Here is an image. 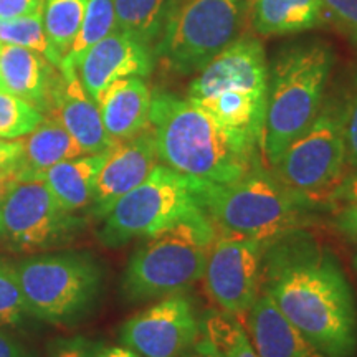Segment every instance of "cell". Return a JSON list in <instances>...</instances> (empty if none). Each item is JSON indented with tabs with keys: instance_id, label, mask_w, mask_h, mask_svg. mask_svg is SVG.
<instances>
[{
	"instance_id": "cell-1",
	"label": "cell",
	"mask_w": 357,
	"mask_h": 357,
	"mask_svg": "<svg viewBox=\"0 0 357 357\" xmlns=\"http://www.w3.org/2000/svg\"><path fill=\"white\" fill-rule=\"evenodd\" d=\"M323 357H354L357 306L337 257L306 230L268 243L261 287Z\"/></svg>"
},
{
	"instance_id": "cell-2",
	"label": "cell",
	"mask_w": 357,
	"mask_h": 357,
	"mask_svg": "<svg viewBox=\"0 0 357 357\" xmlns=\"http://www.w3.org/2000/svg\"><path fill=\"white\" fill-rule=\"evenodd\" d=\"M149 128L160 162L184 176L230 184L263 167L257 146L223 128L189 98L154 93Z\"/></svg>"
},
{
	"instance_id": "cell-3",
	"label": "cell",
	"mask_w": 357,
	"mask_h": 357,
	"mask_svg": "<svg viewBox=\"0 0 357 357\" xmlns=\"http://www.w3.org/2000/svg\"><path fill=\"white\" fill-rule=\"evenodd\" d=\"M334 66V50L321 40L289 45L268 68L261 155L273 167L319 114Z\"/></svg>"
},
{
	"instance_id": "cell-4",
	"label": "cell",
	"mask_w": 357,
	"mask_h": 357,
	"mask_svg": "<svg viewBox=\"0 0 357 357\" xmlns=\"http://www.w3.org/2000/svg\"><path fill=\"white\" fill-rule=\"evenodd\" d=\"M199 205L217 229L236 231L263 245L311 225V205L265 169L230 184L194 178Z\"/></svg>"
},
{
	"instance_id": "cell-5",
	"label": "cell",
	"mask_w": 357,
	"mask_h": 357,
	"mask_svg": "<svg viewBox=\"0 0 357 357\" xmlns=\"http://www.w3.org/2000/svg\"><path fill=\"white\" fill-rule=\"evenodd\" d=\"M215 235L217 227L199 208L142 238L124 271V296L129 301H149L185 293L204 278Z\"/></svg>"
},
{
	"instance_id": "cell-6",
	"label": "cell",
	"mask_w": 357,
	"mask_h": 357,
	"mask_svg": "<svg viewBox=\"0 0 357 357\" xmlns=\"http://www.w3.org/2000/svg\"><path fill=\"white\" fill-rule=\"evenodd\" d=\"M30 316L53 324L82 319L95 305L102 270L88 252L40 253L15 263Z\"/></svg>"
},
{
	"instance_id": "cell-7",
	"label": "cell",
	"mask_w": 357,
	"mask_h": 357,
	"mask_svg": "<svg viewBox=\"0 0 357 357\" xmlns=\"http://www.w3.org/2000/svg\"><path fill=\"white\" fill-rule=\"evenodd\" d=\"M271 172L311 207L326 205L347 172L346 100L324 98L314 121L287 147Z\"/></svg>"
},
{
	"instance_id": "cell-8",
	"label": "cell",
	"mask_w": 357,
	"mask_h": 357,
	"mask_svg": "<svg viewBox=\"0 0 357 357\" xmlns=\"http://www.w3.org/2000/svg\"><path fill=\"white\" fill-rule=\"evenodd\" d=\"M245 0H171L155 53L178 75H194L240 38Z\"/></svg>"
},
{
	"instance_id": "cell-9",
	"label": "cell",
	"mask_w": 357,
	"mask_h": 357,
	"mask_svg": "<svg viewBox=\"0 0 357 357\" xmlns=\"http://www.w3.org/2000/svg\"><path fill=\"white\" fill-rule=\"evenodd\" d=\"M199 208L194 177L158 164L106 213L98 236L106 247H121L134 238L159 234Z\"/></svg>"
},
{
	"instance_id": "cell-10",
	"label": "cell",
	"mask_w": 357,
	"mask_h": 357,
	"mask_svg": "<svg viewBox=\"0 0 357 357\" xmlns=\"http://www.w3.org/2000/svg\"><path fill=\"white\" fill-rule=\"evenodd\" d=\"M84 223L58 204L45 181L13 182L0 202V236L15 252L37 253L60 247L75 238Z\"/></svg>"
},
{
	"instance_id": "cell-11",
	"label": "cell",
	"mask_w": 357,
	"mask_h": 357,
	"mask_svg": "<svg viewBox=\"0 0 357 357\" xmlns=\"http://www.w3.org/2000/svg\"><path fill=\"white\" fill-rule=\"evenodd\" d=\"M263 252L258 240L217 229L204 281L208 296L227 314H247L260 294Z\"/></svg>"
},
{
	"instance_id": "cell-12",
	"label": "cell",
	"mask_w": 357,
	"mask_h": 357,
	"mask_svg": "<svg viewBox=\"0 0 357 357\" xmlns=\"http://www.w3.org/2000/svg\"><path fill=\"white\" fill-rule=\"evenodd\" d=\"M119 339L142 357H185L200 339V323L189 298L174 294L131 316Z\"/></svg>"
},
{
	"instance_id": "cell-13",
	"label": "cell",
	"mask_w": 357,
	"mask_h": 357,
	"mask_svg": "<svg viewBox=\"0 0 357 357\" xmlns=\"http://www.w3.org/2000/svg\"><path fill=\"white\" fill-rule=\"evenodd\" d=\"M268 63L263 45L252 37H240L199 71L189 86V100L222 91L266 95Z\"/></svg>"
},
{
	"instance_id": "cell-14",
	"label": "cell",
	"mask_w": 357,
	"mask_h": 357,
	"mask_svg": "<svg viewBox=\"0 0 357 357\" xmlns=\"http://www.w3.org/2000/svg\"><path fill=\"white\" fill-rule=\"evenodd\" d=\"M154 68L153 47L116 29L93 45L78 65V77L93 100L116 79L146 78Z\"/></svg>"
},
{
	"instance_id": "cell-15",
	"label": "cell",
	"mask_w": 357,
	"mask_h": 357,
	"mask_svg": "<svg viewBox=\"0 0 357 357\" xmlns=\"http://www.w3.org/2000/svg\"><path fill=\"white\" fill-rule=\"evenodd\" d=\"M158 162V149L151 128L111 147L98 174L95 195L89 205L91 215L105 218L119 199L149 176Z\"/></svg>"
},
{
	"instance_id": "cell-16",
	"label": "cell",
	"mask_w": 357,
	"mask_h": 357,
	"mask_svg": "<svg viewBox=\"0 0 357 357\" xmlns=\"http://www.w3.org/2000/svg\"><path fill=\"white\" fill-rule=\"evenodd\" d=\"M43 116L55 118L82 146L84 154L109 151L114 142L106 132L100 108L79 82L78 71H60Z\"/></svg>"
},
{
	"instance_id": "cell-17",
	"label": "cell",
	"mask_w": 357,
	"mask_h": 357,
	"mask_svg": "<svg viewBox=\"0 0 357 357\" xmlns=\"http://www.w3.org/2000/svg\"><path fill=\"white\" fill-rule=\"evenodd\" d=\"M247 314L248 337L258 357H323L263 289Z\"/></svg>"
},
{
	"instance_id": "cell-18",
	"label": "cell",
	"mask_w": 357,
	"mask_h": 357,
	"mask_svg": "<svg viewBox=\"0 0 357 357\" xmlns=\"http://www.w3.org/2000/svg\"><path fill=\"white\" fill-rule=\"evenodd\" d=\"M153 93L142 78L116 79L98 96L96 105L106 132L114 142H123L149 128Z\"/></svg>"
},
{
	"instance_id": "cell-19",
	"label": "cell",
	"mask_w": 357,
	"mask_h": 357,
	"mask_svg": "<svg viewBox=\"0 0 357 357\" xmlns=\"http://www.w3.org/2000/svg\"><path fill=\"white\" fill-rule=\"evenodd\" d=\"M58 68L42 53L17 45H0V91L29 101L45 113Z\"/></svg>"
},
{
	"instance_id": "cell-20",
	"label": "cell",
	"mask_w": 357,
	"mask_h": 357,
	"mask_svg": "<svg viewBox=\"0 0 357 357\" xmlns=\"http://www.w3.org/2000/svg\"><path fill=\"white\" fill-rule=\"evenodd\" d=\"M15 182L43 181L45 172L63 160L83 155L82 146L50 116H43L38 126L26 134Z\"/></svg>"
},
{
	"instance_id": "cell-21",
	"label": "cell",
	"mask_w": 357,
	"mask_h": 357,
	"mask_svg": "<svg viewBox=\"0 0 357 357\" xmlns=\"http://www.w3.org/2000/svg\"><path fill=\"white\" fill-rule=\"evenodd\" d=\"M255 32L261 37L301 33L323 22L321 0H245Z\"/></svg>"
},
{
	"instance_id": "cell-22",
	"label": "cell",
	"mask_w": 357,
	"mask_h": 357,
	"mask_svg": "<svg viewBox=\"0 0 357 357\" xmlns=\"http://www.w3.org/2000/svg\"><path fill=\"white\" fill-rule=\"evenodd\" d=\"M106 153L83 154L63 160L45 172L43 181L65 211L77 213L91 205L96 178L105 162Z\"/></svg>"
},
{
	"instance_id": "cell-23",
	"label": "cell",
	"mask_w": 357,
	"mask_h": 357,
	"mask_svg": "<svg viewBox=\"0 0 357 357\" xmlns=\"http://www.w3.org/2000/svg\"><path fill=\"white\" fill-rule=\"evenodd\" d=\"M84 10L86 0H45L43 26L56 68L82 29Z\"/></svg>"
},
{
	"instance_id": "cell-24",
	"label": "cell",
	"mask_w": 357,
	"mask_h": 357,
	"mask_svg": "<svg viewBox=\"0 0 357 357\" xmlns=\"http://www.w3.org/2000/svg\"><path fill=\"white\" fill-rule=\"evenodd\" d=\"M113 2L116 29L153 47L159 40L171 0H113Z\"/></svg>"
},
{
	"instance_id": "cell-25",
	"label": "cell",
	"mask_w": 357,
	"mask_h": 357,
	"mask_svg": "<svg viewBox=\"0 0 357 357\" xmlns=\"http://www.w3.org/2000/svg\"><path fill=\"white\" fill-rule=\"evenodd\" d=\"M116 30V12L113 0H86L82 29L71 45L70 52L61 60L58 70L77 71L79 60L93 45Z\"/></svg>"
},
{
	"instance_id": "cell-26",
	"label": "cell",
	"mask_w": 357,
	"mask_h": 357,
	"mask_svg": "<svg viewBox=\"0 0 357 357\" xmlns=\"http://www.w3.org/2000/svg\"><path fill=\"white\" fill-rule=\"evenodd\" d=\"M0 45H17V47L30 48V50L42 53L53 65L52 48L48 45L43 26V10L30 17L0 20Z\"/></svg>"
},
{
	"instance_id": "cell-27",
	"label": "cell",
	"mask_w": 357,
	"mask_h": 357,
	"mask_svg": "<svg viewBox=\"0 0 357 357\" xmlns=\"http://www.w3.org/2000/svg\"><path fill=\"white\" fill-rule=\"evenodd\" d=\"M43 113L29 101L0 91V137L20 139L38 126Z\"/></svg>"
},
{
	"instance_id": "cell-28",
	"label": "cell",
	"mask_w": 357,
	"mask_h": 357,
	"mask_svg": "<svg viewBox=\"0 0 357 357\" xmlns=\"http://www.w3.org/2000/svg\"><path fill=\"white\" fill-rule=\"evenodd\" d=\"M26 310L15 265L0 258V328H20L25 324Z\"/></svg>"
},
{
	"instance_id": "cell-29",
	"label": "cell",
	"mask_w": 357,
	"mask_h": 357,
	"mask_svg": "<svg viewBox=\"0 0 357 357\" xmlns=\"http://www.w3.org/2000/svg\"><path fill=\"white\" fill-rule=\"evenodd\" d=\"M208 337L220 347L223 357H258L247 331L227 319H212L208 323Z\"/></svg>"
},
{
	"instance_id": "cell-30",
	"label": "cell",
	"mask_w": 357,
	"mask_h": 357,
	"mask_svg": "<svg viewBox=\"0 0 357 357\" xmlns=\"http://www.w3.org/2000/svg\"><path fill=\"white\" fill-rule=\"evenodd\" d=\"M324 12L357 47V0H321Z\"/></svg>"
},
{
	"instance_id": "cell-31",
	"label": "cell",
	"mask_w": 357,
	"mask_h": 357,
	"mask_svg": "<svg viewBox=\"0 0 357 357\" xmlns=\"http://www.w3.org/2000/svg\"><path fill=\"white\" fill-rule=\"evenodd\" d=\"M346 147L347 171L357 166V70L349 96L346 98Z\"/></svg>"
},
{
	"instance_id": "cell-32",
	"label": "cell",
	"mask_w": 357,
	"mask_h": 357,
	"mask_svg": "<svg viewBox=\"0 0 357 357\" xmlns=\"http://www.w3.org/2000/svg\"><path fill=\"white\" fill-rule=\"evenodd\" d=\"M22 151H24L22 137L20 139H2L0 137V181L15 182Z\"/></svg>"
},
{
	"instance_id": "cell-33",
	"label": "cell",
	"mask_w": 357,
	"mask_h": 357,
	"mask_svg": "<svg viewBox=\"0 0 357 357\" xmlns=\"http://www.w3.org/2000/svg\"><path fill=\"white\" fill-rule=\"evenodd\" d=\"M357 204V166L346 172L344 178L339 182V185L331 192L326 205L331 208H344L347 205Z\"/></svg>"
},
{
	"instance_id": "cell-34",
	"label": "cell",
	"mask_w": 357,
	"mask_h": 357,
	"mask_svg": "<svg viewBox=\"0 0 357 357\" xmlns=\"http://www.w3.org/2000/svg\"><path fill=\"white\" fill-rule=\"evenodd\" d=\"M45 0H0V20L30 17L43 10Z\"/></svg>"
},
{
	"instance_id": "cell-35",
	"label": "cell",
	"mask_w": 357,
	"mask_h": 357,
	"mask_svg": "<svg viewBox=\"0 0 357 357\" xmlns=\"http://www.w3.org/2000/svg\"><path fill=\"white\" fill-rule=\"evenodd\" d=\"M98 344L84 337H73L60 341L53 347L50 357H93Z\"/></svg>"
},
{
	"instance_id": "cell-36",
	"label": "cell",
	"mask_w": 357,
	"mask_h": 357,
	"mask_svg": "<svg viewBox=\"0 0 357 357\" xmlns=\"http://www.w3.org/2000/svg\"><path fill=\"white\" fill-rule=\"evenodd\" d=\"M336 229L347 238L357 240V204L339 208L336 213Z\"/></svg>"
},
{
	"instance_id": "cell-37",
	"label": "cell",
	"mask_w": 357,
	"mask_h": 357,
	"mask_svg": "<svg viewBox=\"0 0 357 357\" xmlns=\"http://www.w3.org/2000/svg\"><path fill=\"white\" fill-rule=\"evenodd\" d=\"M0 357H30V354L17 339L0 329Z\"/></svg>"
},
{
	"instance_id": "cell-38",
	"label": "cell",
	"mask_w": 357,
	"mask_h": 357,
	"mask_svg": "<svg viewBox=\"0 0 357 357\" xmlns=\"http://www.w3.org/2000/svg\"><path fill=\"white\" fill-rule=\"evenodd\" d=\"M185 357H223V352L211 337L205 336L200 337L199 341L192 346V349L187 352Z\"/></svg>"
},
{
	"instance_id": "cell-39",
	"label": "cell",
	"mask_w": 357,
	"mask_h": 357,
	"mask_svg": "<svg viewBox=\"0 0 357 357\" xmlns=\"http://www.w3.org/2000/svg\"><path fill=\"white\" fill-rule=\"evenodd\" d=\"M93 357H142L136 351L129 349L126 346H111V347H100L95 351Z\"/></svg>"
},
{
	"instance_id": "cell-40",
	"label": "cell",
	"mask_w": 357,
	"mask_h": 357,
	"mask_svg": "<svg viewBox=\"0 0 357 357\" xmlns=\"http://www.w3.org/2000/svg\"><path fill=\"white\" fill-rule=\"evenodd\" d=\"M12 184H13V182H10V181H0V202H2L3 195H6L7 189H8V187H10Z\"/></svg>"
},
{
	"instance_id": "cell-41",
	"label": "cell",
	"mask_w": 357,
	"mask_h": 357,
	"mask_svg": "<svg viewBox=\"0 0 357 357\" xmlns=\"http://www.w3.org/2000/svg\"><path fill=\"white\" fill-rule=\"evenodd\" d=\"M352 263H354V268H356V271H357V253L354 255V260H352Z\"/></svg>"
}]
</instances>
